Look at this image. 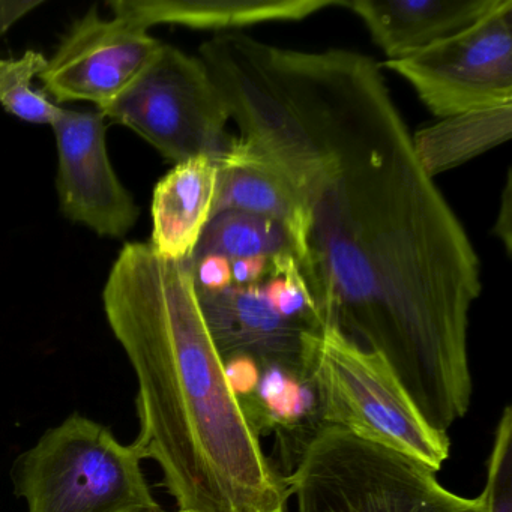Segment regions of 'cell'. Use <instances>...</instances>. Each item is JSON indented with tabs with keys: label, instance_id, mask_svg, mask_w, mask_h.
<instances>
[{
	"label": "cell",
	"instance_id": "1",
	"mask_svg": "<svg viewBox=\"0 0 512 512\" xmlns=\"http://www.w3.org/2000/svg\"><path fill=\"white\" fill-rule=\"evenodd\" d=\"M238 137L289 188L290 233L323 326L382 356L428 424L472 403L470 311L481 263L419 164L376 59L244 34L200 46Z\"/></svg>",
	"mask_w": 512,
	"mask_h": 512
},
{
	"label": "cell",
	"instance_id": "2",
	"mask_svg": "<svg viewBox=\"0 0 512 512\" xmlns=\"http://www.w3.org/2000/svg\"><path fill=\"white\" fill-rule=\"evenodd\" d=\"M104 311L134 373L143 460L185 512H287L289 488L260 445L197 302L185 260L122 248Z\"/></svg>",
	"mask_w": 512,
	"mask_h": 512
},
{
	"label": "cell",
	"instance_id": "3",
	"mask_svg": "<svg viewBox=\"0 0 512 512\" xmlns=\"http://www.w3.org/2000/svg\"><path fill=\"white\" fill-rule=\"evenodd\" d=\"M436 473L352 431L317 425L284 482L296 512H485L481 494L458 496Z\"/></svg>",
	"mask_w": 512,
	"mask_h": 512
},
{
	"label": "cell",
	"instance_id": "4",
	"mask_svg": "<svg viewBox=\"0 0 512 512\" xmlns=\"http://www.w3.org/2000/svg\"><path fill=\"white\" fill-rule=\"evenodd\" d=\"M307 389L317 425L352 431L434 472L448 460V433L428 424L388 362L331 326L308 334Z\"/></svg>",
	"mask_w": 512,
	"mask_h": 512
},
{
	"label": "cell",
	"instance_id": "5",
	"mask_svg": "<svg viewBox=\"0 0 512 512\" xmlns=\"http://www.w3.org/2000/svg\"><path fill=\"white\" fill-rule=\"evenodd\" d=\"M136 446L73 413L49 428L13 466L29 512H160Z\"/></svg>",
	"mask_w": 512,
	"mask_h": 512
},
{
	"label": "cell",
	"instance_id": "6",
	"mask_svg": "<svg viewBox=\"0 0 512 512\" xmlns=\"http://www.w3.org/2000/svg\"><path fill=\"white\" fill-rule=\"evenodd\" d=\"M100 113L136 131L175 164L196 157L218 163L235 140L227 134L229 107L208 68L167 44L139 79Z\"/></svg>",
	"mask_w": 512,
	"mask_h": 512
},
{
	"label": "cell",
	"instance_id": "7",
	"mask_svg": "<svg viewBox=\"0 0 512 512\" xmlns=\"http://www.w3.org/2000/svg\"><path fill=\"white\" fill-rule=\"evenodd\" d=\"M385 67L437 118L512 103V0L472 28Z\"/></svg>",
	"mask_w": 512,
	"mask_h": 512
},
{
	"label": "cell",
	"instance_id": "8",
	"mask_svg": "<svg viewBox=\"0 0 512 512\" xmlns=\"http://www.w3.org/2000/svg\"><path fill=\"white\" fill-rule=\"evenodd\" d=\"M161 46L140 26L91 10L47 61L40 76L44 92L58 103L88 101L104 109L139 79Z\"/></svg>",
	"mask_w": 512,
	"mask_h": 512
},
{
	"label": "cell",
	"instance_id": "9",
	"mask_svg": "<svg viewBox=\"0 0 512 512\" xmlns=\"http://www.w3.org/2000/svg\"><path fill=\"white\" fill-rule=\"evenodd\" d=\"M104 119L100 112L59 107L50 124L58 148L59 203L76 223L101 236L122 238L140 211L110 163Z\"/></svg>",
	"mask_w": 512,
	"mask_h": 512
},
{
	"label": "cell",
	"instance_id": "10",
	"mask_svg": "<svg viewBox=\"0 0 512 512\" xmlns=\"http://www.w3.org/2000/svg\"><path fill=\"white\" fill-rule=\"evenodd\" d=\"M206 328L224 364L248 361L307 389V338L317 329L278 313L262 284L197 292Z\"/></svg>",
	"mask_w": 512,
	"mask_h": 512
},
{
	"label": "cell",
	"instance_id": "11",
	"mask_svg": "<svg viewBox=\"0 0 512 512\" xmlns=\"http://www.w3.org/2000/svg\"><path fill=\"white\" fill-rule=\"evenodd\" d=\"M506 0H344L388 61L406 58L472 28Z\"/></svg>",
	"mask_w": 512,
	"mask_h": 512
},
{
	"label": "cell",
	"instance_id": "12",
	"mask_svg": "<svg viewBox=\"0 0 512 512\" xmlns=\"http://www.w3.org/2000/svg\"><path fill=\"white\" fill-rule=\"evenodd\" d=\"M344 0H116V17L148 31L155 25L191 29L247 28L268 22H298L325 8L343 7Z\"/></svg>",
	"mask_w": 512,
	"mask_h": 512
},
{
	"label": "cell",
	"instance_id": "13",
	"mask_svg": "<svg viewBox=\"0 0 512 512\" xmlns=\"http://www.w3.org/2000/svg\"><path fill=\"white\" fill-rule=\"evenodd\" d=\"M217 161L196 157L176 164L154 190L152 239L164 259L187 260L211 220Z\"/></svg>",
	"mask_w": 512,
	"mask_h": 512
},
{
	"label": "cell",
	"instance_id": "14",
	"mask_svg": "<svg viewBox=\"0 0 512 512\" xmlns=\"http://www.w3.org/2000/svg\"><path fill=\"white\" fill-rule=\"evenodd\" d=\"M226 211L271 218L283 224L289 235L298 223L295 199L283 179L239 139L217 163L211 218Z\"/></svg>",
	"mask_w": 512,
	"mask_h": 512
},
{
	"label": "cell",
	"instance_id": "15",
	"mask_svg": "<svg viewBox=\"0 0 512 512\" xmlns=\"http://www.w3.org/2000/svg\"><path fill=\"white\" fill-rule=\"evenodd\" d=\"M512 103L443 118L412 136L413 151L430 178L461 166L511 139Z\"/></svg>",
	"mask_w": 512,
	"mask_h": 512
},
{
	"label": "cell",
	"instance_id": "16",
	"mask_svg": "<svg viewBox=\"0 0 512 512\" xmlns=\"http://www.w3.org/2000/svg\"><path fill=\"white\" fill-rule=\"evenodd\" d=\"M218 254L229 262L245 257L293 254L292 239L283 224L242 211L214 215L190 257Z\"/></svg>",
	"mask_w": 512,
	"mask_h": 512
},
{
	"label": "cell",
	"instance_id": "17",
	"mask_svg": "<svg viewBox=\"0 0 512 512\" xmlns=\"http://www.w3.org/2000/svg\"><path fill=\"white\" fill-rule=\"evenodd\" d=\"M49 59L29 50L20 58L0 59V107L10 115L31 124L50 125L59 106L46 92L34 88Z\"/></svg>",
	"mask_w": 512,
	"mask_h": 512
},
{
	"label": "cell",
	"instance_id": "18",
	"mask_svg": "<svg viewBox=\"0 0 512 512\" xmlns=\"http://www.w3.org/2000/svg\"><path fill=\"white\" fill-rule=\"evenodd\" d=\"M262 287L266 298L278 313L299 320L313 329H322L307 280L293 254H278L269 259L268 275Z\"/></svg>",
	"mask_w": 512,
	"mask_h": 512
},
{
	"label": "cell",
	"instance_id": "19",
	"mask_svg": "<svg viewBox=\"0 0 512 512\" xmlns=\"http://www.w3.org/2000/svg\"><path fill=\"white\" fill-rule=\"evenodd\" d=\"M485 512H512V409L506 406L494 431L481 493Z\"/></svg>",
	"mask_w": 512,
	"mask_h": 512
},
{
	"label": "cell",
	"instance_id": "20",
	"mask_svg": "<svg viewBox=\"0 0 512 512\" xmlns=\"http://www.w3.org/2000/svg\"><path fill=\"white\" fill-rule=\"evenodd\" d=\"M188 269L197 292H218L232 286V268L226 257L218 254L188 257Z\"/></svg>",
	"mask_w": 512,
	"mask_h": 512
},
{
	"label": "cell",
	"instance_id": "21",
	"mask_svg": "<svg viewBox=\"0 0 512 512\" xmlns=\"http://www.w3.org/2000/svg\"><path fill=\"white\" fill-rule=\"evenodd\" d=\"M230 268L235 286L262 284L268 275L269 259L263 256L245 257L230 262Z\"/></svg>",
	"mask_w": 512,
	"mask_h": 512
},
{
	"label": "cell",
	"instance_id": "22",
	"mask_svg": "<svg viewBox=\"0 0 512 512\" xmlns=\"http://www.w3.org/2000/svg\"><path fill=\"white\" fill-rule=\"evenodd\" d=\"M512 179L511 170L506 178L505 188H503L502 199H500L499 214H497L496 224L493 227V233L502 241L503 247L508 254L512 251Z\"/></svg>",
	"mask_w": 512,
	"mask_h": 512
},
{
	"label": "cell",
	"instance_id": "23",
	"mask_svg": "<svg viewBox=\"0 0 512 512\" xmlns=\"http://www.w3.org/2000/svg\"><path fill=\"white\" fill-rule=\"evenodd\" d=\"M43 5L41 0H0V40L23 17Z\"/></svg>",
	"mask_w": 512,
	"mask_h": 512
}]
</instances>
